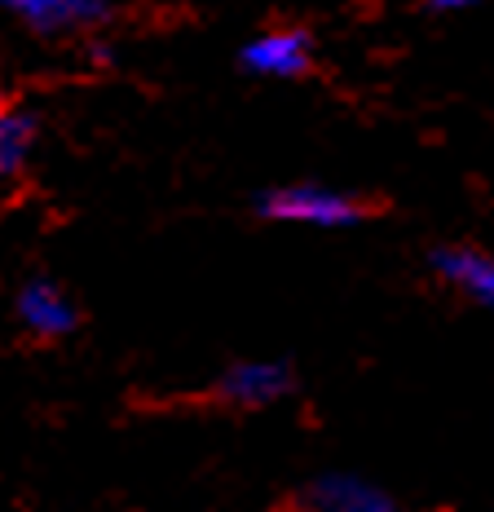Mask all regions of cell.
Here are the masks:
<instances>
[{
    "mask_svg": "<svg viewBox=\"0 0 494 512\" xmlns=\"http://www.w3.org/2000/svg\"><path fill=\"white\" fill-rule=\"evenodd\" d=\"M256 217L278 221V226H314V230H349L371 217L362 199L345 190L318 186V181H296V186H274L256 195Z\"/></svg>",
    "mask_w": 494,
    "mask_h": 512,
    "instance_id": "1",
    "label": "cell"
},
{
    "mask_svg": "<svg viewBox=\"0 0 494 512\" xmlns=\"http://www.w3.org/2000/svg\"><path fill=\"white\" fill-rule=\"evenodd\" d=\"M292 367L283 358H239L221 371L217 380V398L225 407H239V411H261L274 407L292 393Z\"/></svg>",
    "mask_w": 494,
    "mask_h": 512,
    "instance_id": "2",
    "label": "cell"
},
{
    "mask_svg": "<svg viewBox=\"0 0 494 512\" xmlns=\"http://www.w3.org/2000/svg\"><path fill=\"white\" fill-rule=\"evenodd\" d=\"M239 62L261 80H296L314 67V36L305 27H270L239 49Z\"/></svg>",
    "mask_w": 494,
    "mask_h": 512,
    "instance_id": "3",
    "label": "cell"
},
{
    "mask_svg": "<svg viewBox=\"0 0 494 512\" xmlns=\"http://www.w3.org/2000/svg\"><path fill=\"white\" fill-rule=\"evenodd\" d=\"M14 318L23 323V332L36 340H62L80 327V309L62 292V283H53L49 274H31V279L18 287Z\"/></svg>",
    "mask_w": 494,
    "mask_h": 512,
    "instance_id": "4",
    "label": "cell"
},
{
    "mask_svg": "<svg viewBox=\"0 0 494 512\" xmlns=\"http://www.w3.org/2000/svg\"><path fill=\"white\" fill-rule=\"evenodd\" d=\"M0 14L18 18L36 36H75L111 18V0H0Z\"/></svg>",
    "mask_w": 494,
    "mask_h": 512,
    "instance_id": "5",
    "label": "cell"
},
{
    "mask_svg": "<svg viewBox=\"0 0 494 512\" xmlns=\"http://www.w3.org/2000/svg\"><path fill=\"white\" fill-rule=\"evenodd\" d=\"M305 508H318V512H389L393 499L384 495L375 482L367 477H353V473H322L309 482Z\"/></svg>",
    "mask_w": 494,
    "mask_h": 512,
    "instance_id": "6",
    "label": "cell"
},
{
    "mask_svg": "<svg viewBox=\"0 0 494 512\" xmlns=\"http://www.w3.org/2000/svg\"><path fill=\"white\" fill-rule=\"evenodd\" d=\"M433 270L446 283H455L464 296H472L477 305L494 309V256L472 248H442L433 252Z\"/></svg>",
    "mask_w": 494,
    "mask_h": 512,
    "instance_id": "7",
    "label": "cell"
},
{
    "mask_svg": "<svg viewBox=\"0 0 494 512\" xmlns=\"http://www.w3.org/2000/svg\"><path fill=\"white\" fill-rule=\"evenodd\" d=\"M477 0H428V9L433 14H459V9H472Z\"/></svg>",
    "mask_w": 494,
    "mask_h": 512,
    "instance_id": "8",
    "label": "cell"
},
{
    "mask_svg": "<svg viewBox=\"0 0 494 512\" xmlns=\"http://www.w3.org/2000/svg\"><path fill=\"white\" fill-rule=\"evenodd\" d=\"M0 111H5V106H0Z\"/></svg>",
    "mask_w": 494,
    "mask_h": 512,
    "instance_id": "9",
    "label": "cell"
},
{
    "mask_svg": "<svg viewBox=\"0 0 494 512\" xmlns=\"http://www.w3.org/2000/svg\"><path fill=\"white\" fill-rule=\"evenodd\" d=\"M0 106H5V102H0Z\"/></svg>",
    "mask_w": 494,
    "mask_h": 512,
    "instance_id": "10",
    "label": "cell"
}]
</instances>
